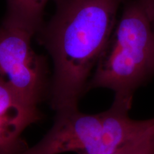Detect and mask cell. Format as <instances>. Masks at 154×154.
Wrapping results in <instances>:
<instances>
[{
    "instance_id": "obj_1",
    "label": "cell",
    "mask_w": 154,
    "mask_h": 154,
    "mask_svg": "<svg viewBox=\"0 0 154 154\" xmlns=\"http://www.w3.org/2000/svg\"><path fill=\"white\" fill-rule=\"evenodd\" d=\"M55 11L36 32L53 63L50 105L78 108L125 0H54Z\"/></svg>"
},
{
    "instance_id": "obj_2",
    "label": "cell",
    "mask_w": 154,
    "mask_h": 154,
    "mask_svg": "<svg viewBox=\"0 0 154 154\" xmlns=\"http://www.w3.org/2000/svg\"><path fill=\"white\" fill-rule=\"evenodd\" d=\"M154 76V32L140 0H125L88 91L103 88L113 102L131 108L136 91Z\"/></svg>"
},
{
    "instance_id": "obj_3",
    "label": "cell",
    "mask_w": 154,
    "mask_h": 154,
    "mask_svg": "<svg viewBox=\"0 0 154 154\" xmlns=\"http://www.w3.org/2000/svg\"><path fill=\"white\" fill-rule=\"evenodd\" d=\"M130 109L113 102L106 111L95 114L78 108L58 111L49 131L20 154H113L154 124V118L131 119Z\"/></svg>"
},
{
    "instance_id": "obj_4",
    "label": "cell",
    "mask_w": 154,
    "mask_h": 154,
    "mask_svg": "<svg viewBox=\"0 0 154 154\" xmlns=\"http://www.w3.org/2000/svg\"><path fill=\"white\" fill-rule=\"evenodd\" d=\"M34 35L0 26V82L29 104L38 106L49 97L51 80L46 58L32 47Z\"/></svg>"
},
{
    "instance_id": "obj_5",
    "label": "cell",
    "mask_w": 154,
    "mask_h": 154,
    "mask_svg": "<svg viewBox=\"0 0 154 154\" xmlns=\"http://www.w3.org/2000/svg\"><path fill=\"white\" fill-rule=\"evenodd\" d=\"M38 106L29 104L0 82V154H20L29 146L22 134L41 120Z\"/></svg>"
},
{
    "instance_id": "obj_6",
    "label": "cell",
    "mask_w": 154,
    "mask_h": 154,
    "mask_svg": "<svg viewBox=\"0 0 154 154\" xmlns=\"http://www.w3.org/2000/svg\"><path fill=\"white\" fill-rule=\"evenodd\" d=\"M50 0H7L2 24L24 29L36 35L44 24V10Z\"/></svg>"
},
{
    "instance_id": "obj_7",
    "label": "cell",
    "mask_w": 154,
    "mask_h": 154,
    "mask_svg": "<svg viewBox=\"0 0 154 154\" xmlns=\"http://www.w3.org/2000/svg\"><path fill=\"white\" fill-rule=\"evenodd\" d=\"M113 154H154V124Z\"/></svg>"
},
{
    "instance_id": "obj_8",
    "label": "cell",
    "mask_w": 154,
    "mask_h": 154,
    "mask_svg": "<svg viewBox=\"0 0 154 154\" xmlns=\"http://www.w3.org/2000/svg\"><path fill=\"white\" fill-rule=\"evenodd\" d=\"M154 32V0H140Z\"/></svg>"
}]
</instances>
